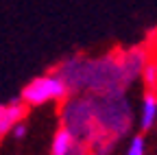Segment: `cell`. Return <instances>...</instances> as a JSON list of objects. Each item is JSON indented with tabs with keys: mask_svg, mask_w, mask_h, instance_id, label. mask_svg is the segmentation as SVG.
Segmentation results:
<instances>
[{
	"mask_svg": "<svg viewBox=\"0 0 157 155\" xmlns=\"http://www.w3.org/2000/svg\"><path fill=\"white\" fill-rule=\"evenodd\" d=\"M55 72L63 79L70 94H111L127 92L129 85L122 76V68L118 61V50L87 57L72 55L55 68Z\"/></svg>",
	"mask_w": 157,
	"mask_h": 155,
	"instance_id": "cell-1",
	"label": "cell"
},
{
	"mask_svg": "<svg viewBox=\"0 0 157 155\" xmlns=\"http://www.w3.org/2000/svg\"><path fill=\"white\" fill-rule=\"evenodd\" d=\"M92 96V94H90ZM94 103V120H96V140H111L120 142L133 127V107L127 92H111V94H96L92 96Z\"/></svg>",
	"mask_w": 157,
	"mask_h": 155,
	"instance_id": "cell-2",
	"label": "cell"
},
{
	"mask_svg": "<svg viewBox=\"0 0 157 155\" xmlns=\"http://www.w3.org/2000/svg\"><path fill=\"white\" fill-rule=\"evenodd\" d=\"M61 127L81 144L90 146L96 138V120H94V103L90 94H70L61 103Z\"/></svg>",
	"mask_w": 157,
	"mask_h": 155,
	"instance_id": "cell-3",
	"label": "cell"
},
{
	"mask_svg": "<svg viewBox=\"0 0 157 155\" xmlns=\"http://www.w3.org/2000/svg\"><path fill=\"white\" fill-rule=\"evenodd\" d=\"M68 96H70V92H68L63 79L52 70V72L31 79L20 92V101L26 107H42L46 103H63Z\"/></svg>",
	"mask_w": 157,
	"mask_h": 155,
	"instance_id": "cell-4",
	"label": "cell"
},
{
	"mask_svg": "<svg viewBox=\"0 0 157 155\" xmlns=\"http://www.w3.org/2000/svg\"><path fill=\"white\" fill-rule=\"evenodd\" d=\"M151 57H153V52H151L148 44H135L129 48H118V61H120L122 76H124L129 87L135 81H140V74H142V70Z\"/></svg>",
	"mask_w": 157,
	"mask_h": 155,
	"instance_id": "cell-5",
	"label": "cell"
},
{
	"mask_svg": "<svg viewBox=\"0 0 157 155\" xmlns=\"http://www.w3.org/2000/svg\"><path fill=\"white\" fill-rule=\"evenodd\" d=\"M155 125H157V92L144 90L140 101V114H137V127L142 133H146Z\"/></svg>",
	"mask_w": 157,
	"mask_h": 155,
	"instance_id": "cell-6",
	"label": "cell"
},
{
	"mask_svg": "<svg viewBox=\"0 0 157 155\" xmlns=\"http://www.w3.org/2000/svg\"><path fill=\"white\" fill-rule=\"evenodd\" d=\"M26 116V105L22 101H9V103H0V135L9 133L17 122H22Z\"/></svg>",
	"mask_w": 157,
	"mask_h": 155,
	"instance_id": "cell-7",
	"label": "cell"
},
{
	"mask_svg": "<svg viewBox=\"0 0 157 155\" xmlns=\"http://www.w3.org/2000/svg\"><path fill=\"white\" fill-rule=\"evenodd\" d=\"M76 144H78V142L61 127V129L55 131L52 140H50V155H70Z\"/></svg>",
	"mask_w": 157,
	"mask_h": 155,
	"instance_id": "cell-8",
	"label": "cell"
},
{
	"mask_svg": "<svg viewBox=\"0 0 157 155\" xmlns=\"http://www.w3.org/2000/svg\"><path fill=\"white\" fill-rule=\"evenodd\" d=\"M140 79H142V83H144L146 90L157 92V59H155V57H151V59L146 61V66H144V70L140 74Z\"/></svg>",
	"mask_w": 157,
	"mask_h": 155,
	"instance_id": "cell-9",
	"label": "cell"
},
{
	"mask_svg": "<svg viewBox=\"0 0 157 155\" xmlns=\"http://www.w3.org/2000/svg\"><path fill=\"white\" fill-rule=\"evenodd\" d=\"M146 153H148V146H146L144 133H135V135H131V138H129V142H127L122 155H146Z\"/></svg>",
	"mask_w": 157,
	"mask_h": 155,
	"instance_id": "cell-10",
	"label": "cell"
},
{
	"mask_svg": "<svg viewBox=\"0 0 157 155\" xmlns=\"http://www.w3.org/2000/svg\"><path fill=\"white\" fill-rule=\"evenodd\" d=\"M15 140H22V138H26V133H29V127H26V120H22V122H17L11 131H9Z\"/></svg>",
	"mask_w": 157,
	"mask_h": 155,
	"instance_id": "cell-11",
	"label": "cell"
},
{
	"mask_svg": "<svg viewBox=\"0 0 157 155\" xmlns=\"http://www.w3.org/2000/svg\"><path fill=\"white\" fill-rule=\"evenodd\" d=\"M70 155H87V151H85V146H81V144H76V146H74V151H72Z\"/></svg>",
	"mask_w": 157,
	"mask_h": 155,
	"instance_id": "cell-12",
	"label": "cell"
},
{
	"mask_svg": "<svg viewBox=\"0 0 157 155\" xmlns=\"http://www.w3.org/2000/svg\"><path fill=\"white\" fill-rule=\"evenodd\" d=\"M0 138H2V135H0Z\"/></svg>",
	"mask_w": 157,
	"mask_h": 155,
	"instance_id": "cell-13",
	"label": "cell"
}]
</instances>
